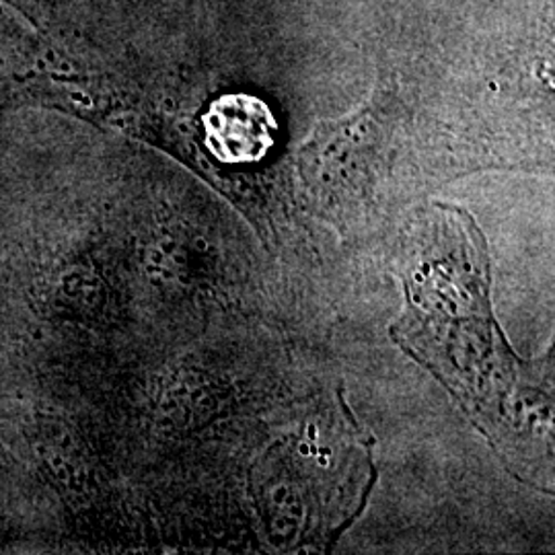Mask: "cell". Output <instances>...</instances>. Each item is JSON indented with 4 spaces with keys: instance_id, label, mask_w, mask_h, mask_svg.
Returning a JSON list of instances; mask_svg holds the SVG:
<instances>
[{
    "instance_id": "1",
    "label": "cell",
    "mask_w": 555,
    "mask_h": 555,
    "mask_svg": "<svg viewBox=\"0 0 555 555\" xmlns=\"http://www.w3.org/2000/svg\"><path fill=\"white\" fill-rule=\"evenodd\" d=\"M405 256V309L397 344L440 378L477 428L515 456L533 437L535 399L547 396L539 375L508 346L490 300V258L472 215L437 204Z\"/></svg>"
},
{
    "instance_id": "3",
    "label": "cell",
    "mask_w": 555,
    "mask_h": 555,
    "mask_svg": "<svg viewBox=\"0 0 555 555\" xmlns=\"http://www.w3.org/2000/svg\"><path fill=\"white\" fill-rule=\"evenodd\" d=\"M2 2L20 11L25 20L31 21L43 34L54 25L56 7L50 0H2Z\"/></svg>"
},
{
    "instance_id": "2",
    "label": "cell",
    "mask_w": 555,
    "mask_h": 555,
    "mask_svg": "<svg viewBox=\"0 0 555 555\" xmlns=\"http://www.w3.org/2000/svg\"><path fill=\"white\" fill-rule=\"evenodd\" d=\"M383 101L352 118L319 126L298 157V171L319 208L330 217L364 204L387 165Z\"/></svg>"
}]
</instances>
